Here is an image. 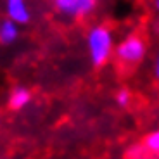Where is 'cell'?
Here are the masks:
<instances>
[{"mask_svg":"<svg viewBox=\"0 0 159 159\" xmlns=\"http://www.w3.org/2000/svg\"><path fill=\"white\" fill-rule=\"evenodd\" d=\"M154 7H156V11L159 12V0H154Z\"/></svg>","mask_w":159,"mask_h":159,"instance_id":"30bf717a","label":"cell"},{"mask_svg":"<svg viewBox=\"0 0 159 159\" xmlns=\"http://www.w3.org/2000/svg\"><path fill=\"white\" fill-rule=\"evenodd\" d=\"M147 56V43L143 36L131 33L126 35L118 45L114 47V57L123 66H137Z\"/></svg>","mask_w":159,"mask_h":159,"instance_id":"7a4b0ae2","label":"cell"},{"mask_svg":"<svg viewBox=\"0 0 159 159\" xmlns=\"http://www.w3.org/2000/svg\"><path fill=\"white\" fill-rule=\"evenodd\" d=\"M30 102H31V92H30L26 87L17 85V87L12 88L11 95H9V106H11L14 111L24 109Z\"/></svg>","mask_w":159,"mask_h":159,"instance_id":"5b68a950","label":"cell"},{"mask_svg":"<svg viewBox=\"0 0 159 159\" xmlns=\"http://www.w3.org/2000/svg\"><path fill=\"white\" fill-rule=\"evenodd\" d=\"M19 36V28L16 23H12L11 19H5L0 23V42L4 45L14 43Z\"/></svg>","mask_w":159,"mask_h":159,"instance_id":"8992f818","label":"cell"},{"mask_svg":"<svg viewBox=\"0 0 159 159\" xmlns=\"http://www.w3.org/2000/svg\"><path fill=\"white\" fill-rule=\"evenodd\" d=\"M143 147H145L147 152H151V154H157L159 156V128L154 130V131H151V133L145 137Z\"/></svg>","mask_w":159,"mask_h":159,"instance_id":"52a82bcc","label":"cell"},{"mask_svg":"<svg viewBox=\"0 0 159 159\" xmlns=\"http://www.w3.org/2000/svg\"><path fill=\"white\" fill-rule=\"evenodd\" d=\"M154 76L159 81V52H157V56H156V62H154Z\"/></svg>","mask_w":159,"mask_h":159,"instance_id":"9c48e42d","label":"cell"},{"mask_svg":"<svg viewBox=\"0 0 159 159\" xmlns=\"http://www.w3.org/2000/svg\"><path fill=\"white\" fill-rule=\"evenodd\" d=\"M114 102L118 104L121 109L128 107L131 102V92L128 90V88H119L118 92H116V95H114Z\"/></svg>","mask_w":159,"mask_h":159,"instance_id":"ba28073f","label":"cell"},{"mask_svg":"<svg viewBox=\"0 0 159 159\" xmlns=\"http://www.w3.org/2000/svg\"><path fill=\"white\" fill-rule=\"evenodd\" d=\"M54 7L66 17H85L95 11L97 0H54Z\"/></svg>","mask_w":159,"mask_h":159,"instance_id":"3957f363","label":"cell"},{"mask_svg":"<svg viewBox=\"0 0 159 159\" xmlns=\"http://www.w3.org/2000/svg\"><path fill=\"white\" fill-rule=\"evenodd\" d=\"M114 35L106 24H97L88 30L87 50L90 62L95 68H100L109 62V59L114 56Z\"/></svg>","mask_w":159,"mask_h":159,"instance_id":"6da1fadb","label":"cell"},{"mask_svg":"<svg viewBox=\"0 0 159 159\" xmlns=\"http://www.w3.org/2000/svg\"><path fill=\"white\" fill-rule=\"evenodd\" d=\"M5 12H7V19L16 23L17 26L28 24L31 19V12L26 0H5Z\"/></svg>","mask_w":159,"mask_h":159,"instance_id":"277c9868","label":"cell"}]
</instances>
